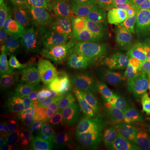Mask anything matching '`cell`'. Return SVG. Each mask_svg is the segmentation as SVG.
<instances>
[{
  "label": "cell",
  "instance_id": "1",
  "mask_svg": "<svg viewBox=\"0 0 150 150\" xmlns=\"http://www.w3.org/2000/svg\"><path fill=\"white\" fill-rule=\"evenodd\" d=\"M149 91L150 79L146 76L128 88L89 94L81 108L86 114L100 118L112 129L123 128L136 115L141 99Z\"/></svg>",
  "mask_w": 150,
  "mask_h": 150
},
{
  "label": "cell",
  "instance_id": "2",
  "mask_svg": "<svg viewBox=\"0 0 150 150\" xmlns=\"http://www.w3.org/2000/svg\"><path fill=\"white\" fill-rule=\"evenodd\" d=\"M43 92L54 102L67 105H80L83 79L79 67L68 52L55 56L40 75Z\"/></svg>",
  "mask_w": 150,
  "mask_h": 150
},
{
  "label": "cell",
  "instance_id": "3",
  "mask_svg": "<svg viewBox=\"0 0 150 150\" xmlns=\"http://www.w3.org/2000/svg\"><path fill=\"white\" fill-rule=\"evenodd\" d=\"M79 67L83 83L89 94H100L134 85L140 74L120 69L105 59H98L81 53Z\"/></svg>",
  "mask_w": 150,
  "mask_h": 150
},
{
  "label": "cell",
  "instance_id": "4",
  "mask_svg": "<svg viewBox=\"0 0 150 150\" xmlns=\"http://www.w3.org/2000/svg\"><path fill=\"white\" fill-rule=\"evenodd\" d=\"M100 48L103 59L118 68L140 74L146 72L142 38L114 31Z\"/></svg>",
  "mask_w": 150,
  "mask_h": 150
},
{
  "label": "cell",
  "instance_id": "5",
  "mask_svg": "<svg viewBox=\"0 0 150 150\" xmlns=\"http://www.w3.org/2000/svg\"><path fill=\"white\" fill-rule=\"evenodd\" d=\"M55 12L61 24L65 42L72 51L81 54L101 48L103 36L93 20L58 8Z\"/></svg>",
  "mask_w": 150,
  "mask_h": 150
},
{
  "label": "cell",
  "instance_id": "6",
  "mask_svg": "<svg viewBox=\"0 0 150 150\" xmlns=\"http://www.w3.org/2000/svg\"><path fill=\"white\" fill-rule=\"evenodd\" d=\"M55 11H29L26 19L28 38L49 56L59 53L63 45V31Z\"/></svg>",
  "mask_w": 150,
  "mask_h": 150
},
{
  "label": "cell",
  "instance_id": "7",
  "mask_svg": "<svg viewBox=\"0 0 150 150\" xmlns=\"http://www.w3.org/2000/svg\"><path fill=\"white\" fill-rule=\"evenodd\" d=\"M44 93L40 75L30 70L18 69L1 99L8 100L14 109L31 110L38 106Z\"/></svg>",
  "mask_w": 150,
  "mask_h": 150
},
{
  "label": "cell",
  "instance_id": "8",
  "mask_svg": "<svg viewBox=\"0 0 150 150\" xmlns=\"http://www.w3.org/2000/svg\"><path fill=\"white\" fill-rule=\"evenodd\" d=\"M106 20L115 32L134 34L142 38L150 34L142 13L133 0H103Z\"/></svg>",
  "mask_w": 150,
  "mask_h": 150
},
{
  "label": "cell",
  "instance_id": "9",
  "mask_svg": "<svg viewBox=\"0 0 150 150\" xmlns=\"http://www.w3.org/2000/svg\"><path fill=\"white\" fill-rule=\"evenodd\" d=\"M22 31L20 29L12 39L6 57L17 69L30 70L41 75L52 59L32 40L23 37Z\"/></svg>",
  "mask_w": 150,
  "mask_h": 150
},
{
  "label": "cell",
  "instance_id": "10",
  "mask_svg": "<svg viewBox=\"0 0 150 150\" xmlns=\"http://www.w3.org/2000/svg\"><path fill=\"white\" fill-rule=\"evenodd\" d=\"M75 137L79 150H115L116 144L107 129L94 119L80 118Z\"/></svg>",
  "mask_w": 150,
  "mask_h": 150
},
{
  "label": "cell",
  "instance_id": "11",
  "mask_svg": "<svg viewBox=\"0 0 150 150\" xmlns=\"http://www.w3.org/2000/svg\"><path fill=\"white\" fill-rule=\"evenodd\" d=\"M0 112L1 150L8 148H23L28 145V139L18 129L13 114V107L8 100L2 101Z\"/></svg>",
  "mask_w": 150,
  "mask_h": 150
},
{
  "label": "cell",
  "instance_id": "12",
  "mask_svg": "<svg viewBox=\"0 0 150 150\" xmlns=\"http://www.w3.org/2000/svg\"><path fill=\"white\" fill-rule=\"evenodd\" d=\"M57 8L66 13L88 17L94 22L106 20L103 0H54Z\"/></svg>",
  "mask_w": 150,
  "mask_h": 150
},
{
  "label": "cell",
  "instance_id": "13",
  "mask_svg": "<svg viewBox=\"0 0 150 150\" xmlns=\"http://www.w3.org/2000/svg\"><path fill=\"white\" fill-rule=\"evenodd\" d=\"M22 23L10 6L0 10V57H6L8 45L20 29Z\"/></svg>",
  "mask_w": 150,
  "mask_h": 150
},
{
  "label": "cell",
  "instance_id": "14",
  "mask_svg": "<svg viewBox=\"0 0 150 150\" xmlns=\"http://www.w3.org/2000/svg\"><path fill=\"white\" fill-rule=\"evenodd\" d=\"M33 150H79L76 137L69 129H59L47 137L41 138Z\"/></svg>",
  "mask_w": 150,
  "mask_h": 150
},
{
  "label": "cell",
  "instance_id": "15",
  "mask_svg": "<svg viewBox=\"0 0 150 150\" xmlns=\"http://www.w3.org/2000/svg\"><path fill=\"white\" fill-rule=\"evenodd\" d=\"M18 126L19 131L27 138H44L57 130L42 127L29 110L21 111L18 121Z\"/></svg>",
  "mask_w": 150,
  "mask_h": 150
},
{
  "label": "cell",
  "instance_id": "16",
  "mask_svg": "<svg viewBox=\"0 0 150 150\" xmlns=\"http://www.w3.org/2000/svg\"><path fill=\"white\" fill-rule=\"evenodd\" d=\"M148 93L140 101L136 112L134 130L141 137L150 139V98Z\"/></svg>",
  "mask_w": 150,
  "mask_h": 150
},
{
  "label": "cell",
  "instance_id": "17",
  "mask_svg": "<svg viewBox=\"0 0 150 150\" xmlns=\"http://www.w3.org/2000/svg\"><path fill=\"white\" fill-rule=\"evenodd\" d=\"M17 69L7 57L1 58L0 60V85L1 93L7 90L11 79L17 72Z\"/></svg>",
  "mask_w": 150,
  "mask_h": 150
},
{
  "label": "cell",
  "instance_id": "18",
  "mask_svg": "<svg viewBox=\"0 0 150 150\" xmlns=\"http://www.w3.org/2000/svg\"><path fill=\"white\" fill-rule=\"evenodd\" d=\"M29 11H55L57 6L54 0H20Z\"/></svg>",
  "mask_w": 150,
  "mask_h": 150
},
{
  "label": "cell",
  "instance_id": "19",
  "mask_svg": "<svg viewBox=\"0 0 150 150\" xmlns=\"http://www.w3.org/2000/svg\"><path fill=\"white\" fill-rule=\"evenodd\" d=\"M143 43H144L145 67H146V72H148L150 70V34L145 35L144 37H143Z\"/></svg>",
  "mask_w": 150,
  "mask_h": 150
},
{
  "label": "cell",
  "instance_id": "20",
  "mask_svg": "<svg viewBox=\"0 0 150 150\" xmlns=\"http://www.w3.org/2000/svg\"><path fill=\"white\" fill-rule=\"evenodd\" d=\"M135 3L137 4L141 12L150 8V0H135Z\"/></svg>",
  "mask_w": 150,
  "mask_h": 150
},
{
  "label": "cell",
  "instance_id": "21",
  "mask_svg": "<svg viewBox=\"0 0 150 150\" xmlns=\"http://www.w3.org/2000/svg\"><path fill=\"white\" fill-rule=\"evenodd\" d=\"M141 13H142V17H143V20L144 22V23L150 28V8L143 10Z\"/></svg>",
  "mask_w": 150,
  "mask_h": 150
},
{
  "label": "cell",
  "instance_id": "22",
  "mask_svg": "<svg viewBox=\"0 0 150 150\" xmlns=\"http://www.w3.org/2000/svg\"><path fill=\"white\" fill-rule=\"evenodd\" d=\"M115 150H135L129 144H125V143H121V144H116V149Z\"/></svg>",
  "mask_w": 150,
  "mask_h": 150
},
{
  "label": "cell",
  "instance_id": "23",
  "mask_svg": "<svg viewBox=\"0 0 150 150\" xmlns=\"http://www.w3.org/2000/svg\"><path fill=\"white\" fill-rule=\"evenodd\" d=\"M4 150H33V147H30L27 145L26 147H23V148H8V149H5Z\"/></svg>",
  "mask_w": 150,
  "mask_h": 150
},
{
  "label": "cell",
  "instance_id": "24",
  "mask_svg": "<svg viewBox=\"0 0 150 150\" xmlns=\"http://www.w3.org/2000/svg\"><path fill=\"white\" fill-rule=\"evenodd\" d=\"M7 5V0H0V10L4 8Z\"/></svg>",
  "mask_w": 150,
  "mask_h": 150
},
{
  "label": "cell",
  "instance_id": "25",
  "mask_svg": "<svg viewBox=\"0 0 150 150\" xmlns=\"http://www.w3.org/2000/svg\"><path fill=\"white\" fill-rule=\"evenodd\" d=\"M145 74H146V76H147V77H148V78L150 79V70L149 71H148V72H146Z\"/></svg>",
  "mask_w": 150,
  "mask_h": 150
},
{
  "label": "cell",
  "instance_id": "26",
  "mask_svg": "<svg viewBox=\"0 0 150 150\" xmlns=\"http://www.w3.org/2000/svg\"><path fill=\"white\" fill-rule=\"evenodd\" d=\"M148 96H149L150 98V91L149 92V93H148Z\"/></svg>",
  "mask_w": 150,
  "mask_h": 150
},
{
  "label": "cell",
  "instance_id": "27",
  "mask_svg": "<svg viewBox=\"0 0 150 150\" xmlns=\"http://www.w3.org/2000/svg\"><path fill=\"white\" fill-rule=\"evenodd\" d=\"M149 150H150V149H149Z\"/></svg>",
  "mask_w": 150,
  "mask_h": 150
}]
</instances>
